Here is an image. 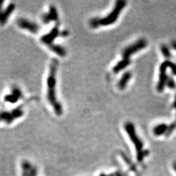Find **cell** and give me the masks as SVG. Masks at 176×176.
<instances>
[{
    "mask_svg": "<svg viewBox=\"0 0 176 176\" xmlns=\"http://www.w3.org/2000/svg\"><path fill=\"white\" fill-rule=\"evenodd\" d=\"M58 61L56 59H53L50 63L49 73L47 78V93L46 97L48 103L52 106L55 114L61 116L63 114V106L61 103L58 100L56 92V86H57V71L58 67Z\"/></svg>",
    "mask_w": 176,
    "mask_h": 176,
    "instance_id": "cell-1",
    "label": "cell"
},
{
    "mask_svg": "<svg viewBox=\"0 0 176 176\" xmlns=\"http://www.w3.org/2000/svg\"><path fill=\"white\" fill-rule=\"evenodd\" d=\"M125 129L126 130L127 133L129 135V137L131 142L133 143L134 146L136 148L137 152V159L139 162H141L143 160V158L146 156V152H143V142L140 139L139 137L136 133V130L134 125L128 122L125 125Z\"/></svg>",
    "mask_w": 176,
    "mask_h": 176,
    "instance_id": "cell-2",
    "label": "cell"
},
{
    "mask_svg": "<svg viewBox=\"0 0 176 176\" xmlns=\"http://www.w3.org/2000/svg\"><path fill=\"white\" fill-rule=\"evenodd\" d=\"M125 6H126L125 1H121V0L117 1L116 3L114 8L113 9L110 13L107 16L99 19L100 26H109V25L116 22Z\"/></svg>",
    "mask_w": 176,
    "mask_h": 176,
    "instance_id": "cell-3",
    "label": "cell"
},
{
    "mask_svg": "<svg viewBox=\"0 0 176 176\" xmlns=\"http://www.w3.org/2000/svg\"><path fill=\"white\" fill-rule=\"evenodd\" d=\"M68 35L67 31H61L59 29V22L56 23L54 27H53L48 33L42 36L41 41L48 47L54 45V41L58 38L59 36L65 37Z\"/></svg>",
    "mask_w": 176,
    "mask_h": 176,
    "instance_id": "cell-4",
    "label": "cell"
},
{
    "mask_svg": "<svg viewBox=\"0 0 176 176\" xmlns=\"http://www.w3.org/2000/svg\"><path fill=\"white\" fill-rule=\"evenodd\" d=\"M24 110L22 106H18L10 111L0 112V123L4 122L7 124L13 123L16 119L23 116Z\"/></svg>",
    "mask_w": 176,
    "mask_h": 176,
    "instance_id": "cell-5",
    "label": "cell"
},
{
    "mask_svg": "<svg viewBox=\"0 0 176 176\" xmlns=\"http://www.w3.org/2000/svg\"><path fill=\"white\" fill-rule=\"evenodd\" d=\"M147 46V41L144 39H141L132 44L127 48H125L122 53V55L125 59H129L131 55L138 52L140 50L146 48Z\"/></svg>",
    "mask_w": 176,
    "mask_h": 176,
    "instance_id": "cell-6",
    "label": "cell"
},
{
    "mask_svg": "<svg viewBox=\"0 0 176 176\" xmlns=\"http://www.w3.org/2000/svg\"><path fill=\"white\" fill-rule=\"evenodd\" d=\"M5 2L0 0V25H5L7 22L9 18L15 9V4L11 3L8 5L7 8L3 9V4Z\"/></svg>",
    "mask_w": 176,
    "mask_h": 176,
    "instance_id": "cell-7",
    "label": "cell"
},
{
    "mask_svg": "<svg viewBox=\"0 0 176 176\" xmlns=\"http://www.w3.org/2000/svg\"><path fill=\"white\" fill-rule=\"evenodd\" d=\"M18 26L21 29L29 31L32 33H37L40 30V26L35 22H32L26 18H19L16 22Z\"/></svg>",
    "mask_w": 176,
    "mask_h": 176,
    "instance_id": "cell-8",
    "label": "cell"
},
{
    "mask_svg": "<svg viewBox=\"0 0 176 176\" xmlns=\"http://www.w3.org/2000/svg\"><path fill=\"white\" fill-rule=\"evenodd\" d=\"M168 61H166L163 62L160 67L159 80L156 87L157 91L159 92H162L164 90L165 87L166 86V81L168 80L166 75V69L168 67Z\"/></svg>",
    "mask_w": 176,
    "mask_h": 176,
    "instance_id": "cell-9",
    "label": "cell"
},
{
    "mask_svg": "<svg viewBox=\"0 0 176 176\" xmlns=\"http://www.w3.org/2000/svg\"><path fill=\"white\" fill-rule=\"evenodd\" d=\"M22 176H37L38 172L37 168L28 161L21 162Z\"/></svg>",
    "mask_w": 176,
    "mask_h": 176,
    "instance_id": "cell-10",
    "label": "cell"
},
{
    "mask_svg": "<svg viewBox=\"0 0 176 176\" xmlns=\"http://www.w3.org/2000/svg\"><path fill=\"white\" fill-rule=\"evenodd\" d=\"M23 97V93L19 87H15L12 88L11 92L6 95L4 97L5 102L15 104Z\"/></svg>",
    "mask_w": 176,
    "mask_h": 176,
    "instance_id": "cell-11",
    "label": "cell"
},
{
    "mask_svg": "<svg viewBox=\"0 0 176 176\" xmlns=\"http://www.w3.org/2000/svg\"><path fill=\"white\" fill-rule=\"evenodd\" d=\"M42 20L46 24L54 21L58 22V12L55 6H50L49 11L42 16Z\"/></svg>",
    "mask_w": 176,
    "mask_h": 176,
    "instance_id": "cell-12",
    "label": "cell"
},
{
    "mask_svg": "<svg viewBox=\"0 0 176 176\" xmlns=\"http://www.w3.org/2000/svg\"><path fill=\"white\" fill-rule=\"evenodd\" d=\"M48 48L51 50L53 52H54L55 54H57L59 56H61V57H65L67 55L66 49L59 45L54 44V45L48 46Z\"/></svg>",
    "mask_w": 176,
    "mask_h": 176,
    "instance_id": "cell-13",
    "label": "cell"
},
{
    "mask_svg": "<svg viewBox=\"0 0 176 176\" xmlns=\"http://www.w3.org/2000/svg\"><path fill=\"white\" fill-rule=\"evenodd\" d=\"M131 77H132V74L130 72H127L123 74V75L121 77L120 80L119 81L118 83V87L119 89L123 90L126 87L128 82L131 78Z\"/></svg>",
    "mask_w": 176,
    "mask_h": 176,
    "instance_id": "cell-14",
    "label": "cell"
},
{
    "mask_svg": "<svg viewBox=\"0 0 176 176\" xmlns=\"http://www.w3.org/2000/svg\"><path fill=\"white\" fill-rule=\"evenodd\" d=\"M130 63V61L129 59H125L123 58L122 60L119 61L117 64L114 66V68H113V71L115 73H117L119 72H120L121 71L123 70V69L127 67Z\"/></svg>",
    "mask_w": 176,
    "mask_h": 176,
    "instance_id": "cell-15",
    "label": "cell"
},
{
    "mask_svg": "<svg viewBox=\"0 0 176 176\" xmlns=\"http://www.w3.org/2000/svg\"><path fill=\"white\" fill-rule=\"evenodd\" d=\"M168 128V126L166 124H165V123L156 125V126L153 129V133L155 136H161L163 134H165V133L166 134Z\"/></svg>",
    "mask_w": 176,
    "mask_h": 176,
    "instance_id": "cell-16",
    "label": "cell"
},
{
    "mask_svg": "<svg viewBox=\"0 0 176 176\" xmlns=\"http://www.w3.org/2000/svg\"><path fill=\"white\" fill-rule=\"evenodd\" d=\"M161 49V52H162V55H164L165 58H170V56H171L170 52H169V48L166 45H162Z\"/></svg>",
    "mask_w": 176,
    "mask_h": 176,
    "instance_id": "cell-17",
    "label": "cell"
},
{
    "mask_svg": "<svg viewBox=\"0 0 176 176\" xmlns=\"http://www.w3.org/2000/svg\"><path fill=\"white\" fill-rule=\"evenodd\" d=\"M90 26L91 28H97L99 26V18H93L91 19L90 22Z\"/></svg>",
    "mask_w": 176,
    "mask_h": 176,
    "instance_id": "cell-18",
    "label": "cell"
},
{
    "mask_svg": "<svg viewBox=\"0 0 176 176\" xmlns=\"http://www.w3.org/2000/svg\"><path fill=\"white\" fill-rule=\"evenodd\" d=\"M166 86L172 90L174 89V88L175 87V81L172 78H168V80L166 81Z\"/></svg>",
    "mask_w": 176,
    "mask_h": 176,
    "instance_id": "cell-19",
    "label": "cell"
},
{
    "mask_svg": "<svg viewBox=\"0 0 176 176\" xmlns=\"http://www.w3.org/2000/svg\"><path fill=\"white\" fill-rule=\"evenodd\" d=\"M176 127V123H172V125H169V126H168V130H167V133H166V135H169V134H170L172 133V131L175 129Z\"/></svg>",
    "mask_w": 176,
    "mask_h": 176,
    "instance_id": "cell-20",
    "label": "cell"
},
{
    "mask_svg": "<svg viewBox=\"0 0 176 176\" xmlns=\"http://www.w3.org/2000/svg\"><path fill=\"white\" fill-rule=\"evenodd\" d=\"M171 45H172V47L174 49H175V50H176V41H175L172 42Z\"/></svg>",
    "mask_w": 176,
    "mask_h": 176,
    "instance_id": "cell-21",
    "label": "cell"
},
{
    "mask_svg": "<svg viewBox=\"0 0 176 176\" xmlns=\"http://www.w3.org/2000/svg\"><path fill=\"white\" fill-rule=\"evenodd\" d=\"M173 166H174V169H175V172H176V162H175L174 163V165H173Z\"/></svg>",
    "mask_w": 176,
    "mask_h": 176,
    "instance_id": "cell-22",
    "label": "cell"
},
{
    "mask_svg": "<svg viewBox=\"0 0 176 176\" xmlns=\"http://www.w3.org/2000/svg\"><path fill=\"white\" fill-rule=\"evenodd\" d=\"M99 176H108V175H106L104 174H101L99 175Z\"/></svg>",
    "mask_w": 176,
    "mask_h": 176,
    "instance_id": "cell-23",
    "label": "cell"
},
{
    "mask_svg": "<svg viewBox=\"0 0 176 176\" xmlns=\"http://www.w3.org/2000/svg\"><path fill=\"white\" fill-rule=\"evenodd\" d=\"M174 107L176 108V100H175V101L174 102Z\"/></svg>",
    "mask_w": 176,
    "mask_h": 176,
    "instance_id": "cell-24",
    "label": "cell"
},
{
    "mask_svg": "<svg viewBox=\"0 0 176 176\" xmlns=\"http://www.w3.org/2000/svg\"><path fill=\"white\" fill-rule=\"evenodd\" d=\"M116 176H122L121 174H116Z\"/></svg>",
    "mask_w": 176,
    "mask_h": 176,
    "instance_id": "cell-25",
    "label": "cell"
},
{
    "mask_svg": "<svg viewBox=\"0 0 176 176\" xmlns=\"http://www.w3.org/2000/svg\"><path fill=\"white\" fill-rule=\"evenodd\" d=\"M175 98H176V95H175Z\"/></svg>",
    "mask_w": 176,
    "mask_h": 176,
    "instance_id": "cell-26",
    "label": "cell"
}]
</instances>
